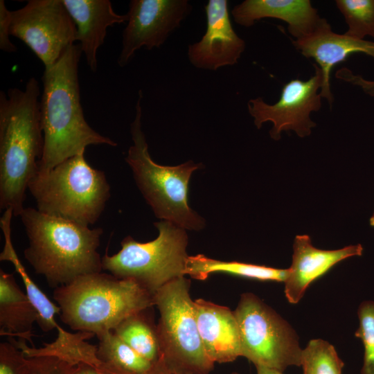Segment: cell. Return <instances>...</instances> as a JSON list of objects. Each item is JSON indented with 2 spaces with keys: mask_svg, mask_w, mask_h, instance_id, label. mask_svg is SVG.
Returning a JSON list of instances; mask_svg holds the SVG:
<instances>
[{
  "mask_svg": "<svg viewBox=\"0 0 374 374\" xmlns=\"http://www.w3.org/2000/svg\"><path fill=\"white\" fill-rule=\"evenodd\" d=\"M78 44L69 47L49 70H44L40 98L44 151L37 172H46L91 145L117 143L93 130L87 122L80 100Z\"/></svg>",
  "mask_w": 374,
  "mask_h": 374,
  "instance_id": "obj_1",
  "label": "cell"
},
{
  "mask_svg": "<svg viewBox=\"0 0 374 374\" xmlns=\"http://www.w3.org/2000/svg\"><path fill=\"white\" fill-rule=\"evenodd\" d=\"M39 96L33 77L24 89L0 91V208L12 209L14 216L24 209L26 190L43 154Z\"/></svg>",
  "mask_w": 374,
  "mask_h": 374,
  "instance_id": "obj_2",
  "label": "cell"
},
{
  "mask_svg": "<svg viewBox=\"0 0 374 374\" xmlns=\"http://www.w3.org/2000/svg\"><path fill=\"white\" fill-rule=\"evenodd\" d=\"M19 217L28 240L24 256L35 272L55 289L80 276L103 271L98 252L101 228L50 216L24 208Z\"/></svg>",
  "mask_w": 374,
  "mask_h": 374,
  "instance_id": "obj_3",
  "label": "cell"
},
{
  "mask_svg": "<svg viewBox=\"0 0 374 374\" xmlns=\"http://www.w3.org/2000/svg\"><path fill=\"white\" fill-rule=\"evenodd\" d=\"M60 318L73 330L98 338L127 317L154 305L153 296L132 279L98 272L53 289Z\"/></svg>",
  "mask_w": 374,
  "mask_h": 374,
  "instance_id": "obj_4",
  "label": "cell"
},
{
  "mask_svg": "<svg viewBox=\"0 0 374 374\" xmlns=\"http://www.w3.org/2000/svg\"><path fill=\"white\" fill-rule=\"evenodd\" d=\"M28 190L39 212L85 226L98 220L110 197L104 172L88 163L84 152L37 172Z\"/></svg>",
  "mask_w": 374,
  "mask_h": 374,
  "instance_id": "obj_5",
  "label": "cell"
},
{
  "mask_svg": "<svg viewBox=\"0 0 374 374\" xmlns=\"http://www.w3.org/2000/svg\"><path fill=\"white\" fill-rule=\"evenodd\" d=\"M142 91L135 106L130 124L133 145L125 161L132 170L136 183L155 215L183 229L199 231L204 220L193 211L188 201V183L192 173L202 167L192 161L176 166H161L151 158L142 130Z\"/></svg>",
  "mask_w": 374,
  "mask_h": 374,
  "instance_id": "obj_6",
  "label": "cell"
},
{
  "mask_svg": "<svg viewBox=\"0 0 374 374\" xmlns=\"http://www.w3.org/2000/svg\"><path fill=\"white\" fill-rule=\"evenodd\" d=\"M189 289L190 280L182 276L153 295L160 314L157 332L161 355L172 374H208L215 363L201 340Z\"/></svg>",
  "mask_w": 374,
  "mask_h": 374,
  "instance_id": "obj_7",
  "label": "cell"
},
{
  "mask_svg": "<svg viewBox=\"0 0 374 374\" xmlns=\"http://www.w3.org/2000/svg\"><path fill=\"white\" fill-rule=\"evenodd\" d=\"M159 235L139 242L131 236L121 242L116 253L102 257V268L113 276L132 279L152 296L170 281L185 276L188 237L186 230L170 222L154 223Z\"/></svg>",
  "mask_w": 374,
  "mask_h": 374,
  "instance_id": "obj_8",
  "label": "cell"
},
{
  "mask_svg": "<svg viewBox=\"0 0 374 374\" xmlns=\"http://www.w3.org/2000/svg\"><path fill=\"white\" fill-rule=\"evenodd\" d=\"M238 321L241 356L255 366L283 372L301 366L302 348L292 327L252 293L241 295L233 311Z\"/></svg>",
  "mask_w": 374,
  "mask_h": 374,
  "instance_id": "obj_9",
  "label": "cell"
},
{
  "mask_svg": "<svg viewBox=\"0 0 374 374\" xmlns=\"http://www.w3.org/2000/svg\"><path fill=\"white\" fill-rule=\"evenodd\" d=\"M76 26L62 0H29L12 11L10 35L26 44L49 70L74 44Z\"/></svg>",
  "mask_w": 374,
  "mask_h": 374,
  "instance_id": "obj_10",
  "label": "cell"
},
{
  "mask_svg": "<svg viewBox=\"0 0 374 374\" xmlns=\"http://www.w3.org/2000/svg\"><path fill=\"white\" fill-rule=\"evenodd\" d=\"M313 67L314 73L308 80L292 79L285 84L276 103L268 104L262 97L248 101V112L258 129L263 123L271 122L269 135L275 141L279 140L285 131H294L301 138L310 135L312 128L316 126L310 114L322 106L319 90L323 84V75L317 64H313Z\"/></svg>",
  "mask_w": 374,
  "mask_h": 374,
  "instance_id": "obj_11",
  "label": "cell"
},
{
  "mask_svg": "<svg viewBox=\"0 0 374 374\" xmlns=\"http://www.w3.org/2000/svg\"><path fill=\"white\" fill-rule=\"evenodd\" d=\"M0 260L10 262L21 276L26 293L37 311V323L41 330L49 332L56 330L57 332V338L53 342L44 344L41 348H32V355L55 357L74 366L81 363H92L96 359V346L86 340L95 335L88 332H70L59 326L55 317L56 314H60V307L55 305L30 278L17 256L10 233L4 235Z\"/></svg>",
  "mask_w": 374,
  "mask_h": 374,
  "instance_id": "obj_12",
  "label": "cell"
},
{
  "mask_svg": "<svg viewBox=\"0 0 374 374\" xmlns=\"http://www.w3.org/2000/svg\"><path fill=\"white\" fill-rule=\"evenodd\" d=\"M188 0H132L123 32L120 66H126L136 51L159 48L190 13Z\"/></svg>",
  "mask_w": 374,
  "mask_h": 374,
  "instance_id": "obj_13",
  "label": "cell"
},
{
  "mask_svg": "<svg viewBox=\"0 0 374 374\" xmlns=\"http://www.w3.org/2000/svg\"><path fill=\"white\" fill-rule=\"evenodd\" d=\"M205 33L199 42L189 45L190 64L204 70L216 71L236 64L245 49V42L235 31L227 0H208L204 6Z\"/></svg>",
  "mask_w": 374,
  "mask_h": 374,
  "instance_id": "obj_14",
  "label": "cell"
},
{
  "mask_svg": "<svg viewBox=\"0 0 374 374\" xmlns=\"http://www.w3.org/2000/svg\"><path fill=\"white\" fill-rule=\"evenodd\" d=\"M292 44L304 57L313 58L321 69L323 84L319 93L322 98L328 100L330 107L334 101L330 81L332 68L353 53H362L374 58V42L336 33L324 18H321L312 32L294 39Z\"/></svg>",
  "mask_w": 374,
  "mask_h": 374,
  "instance_id": "obj_15",
  "label": "cell"
},
{
  "mask_svg": "<svg viewBox=\"0 0 374 374\" xmlns=\"http://www.w3.org/2000/svg\"><path fill=\"white\" fill-rule=\"evenodd\" d=\"M361 244L335 250L317 249L308 235H296L293 244L292 262L285 283L287 301L296 304L303 298L308 287L338 262L353 256H362Z\"/></svg>",
  "mask_w": 374,
  "mask_h": 374,
  "instance_id": "obj_16",
  "label": "cell"
},
{
  "mask_svg": "<svg viewBox=\"0 0 374 374\" xmlns=\"http://www.w3.org/2000/svg\"><path fill=\"white\" fill-rule=\"evenodd\" d=\"M197 328L208 357L227 363L241 357L240 331L233 311L202 299L194 301Z\"/></svg>",
  "mask_w": 374,
  "mask_h": 374,
  "instance_id": "obj_17",
  "label": "cell"
},
{
  "mask_svg": "<svg viewBox=\"0 0 374 374\" xmlns=\"http://www.w3.org/2000/svg\"><path fill=\"white\" fill-rule=\"evenodd\" d=\"M76 26L79 42L91 71L98 68L97 52L109 27L127 21V15L116 13L109 0H62Z\"/></svg>",
  "mask_w": 374,
  "mask_h": 374,
  "instance_id": "obj_18",
  "label": "cell"
},
{
  "mask_svg": "<svg viewBox=\"0 0 374 374\" xmlns=\"http://www.w3.org/2000/svg\"><path fill=\"white\" fill-rule=\"evenodd\" d=\"M231 15L244 27H251L263 18L282 20L294 39L310 34L321 19L309 0H244L233 8Z\"/></svg>",
  "mask_w": 374,
  "mask_h": 374,
  "instance_id": "obj_19",
  "label": "cell"
},
{
  "mask_svg": "<svg viewBox=\"0 0 374 374\" xmlns=\"http://www.w3.org/2000/svg\"><path fill=\"white\" fill-rule=\"evenodd\" d=\"M38 313L12 274L0 270V335L17 337L34 347L33 326Z\"/></svg>",
  "mask_w": 374,
  "mask_h": 374,
  "instance_id": "obj_20",
  "label": "cell"
},
{
  "mask_svg": "<svg viewBox=\"0 0 374 374\" xmlns=\"http://www.w3.org/2000/svg\"><path fill=\"white\" fill-rule=\"evenodd\" d=\"M226 273L259 280L285 282L288 269L258 265L237 261H221L198 254L187 258L184 274L198 280L206 279L213 273Z\"/></svg>",
  "mask_w": 374,
  "mask_h": 374,
  "instance_id": "obj_21",
  "label": "cell"
},
{
  "mask_svg": "<svg viewBox=\"0 0 374 374\" xmlns=\"http://www.w3.org/2000/svg\"><path fill=\"white\" fill-rule=\"evenodd\" d=\"M96 355L101 362L99 368L122 374H148L151 362L139 355L112 331L98 338Z\"/></svg>",
  "mask_w": 374,
  "mask_h": 374,
  "instance_id": "obj_22",
  "label": "cell"
},
{
  "mask_svg": "<svg viewBox=\"0 0 374 374\" xmlns=\"http://www.w3.org/2000/svg\"><path fill=\"white\" fill-rule=\"evenodd\" d=\"M145 309L122 321L112 332L139 355L154 363L161 357L157 325Z\"/></svg>",
  "mask_w": 374,
  "mask_h": 374,
  "instance_id": "obj_23",
  "label": "cell"
},
{
  "mask_svg": "<svg viewBox=\"0 0 374 374\" xmlns=\"http://www.w3.org/2000/svg\"><path fill=\"white\" fill-rule=\"evenodd\" d=\"M303 374H342L344 362L329 342L314 339L302 350Z\"/></svg>",
  "mask_w": 374,
  "mask_h": 374,
  "instance_id": "obj_24",
  "label": "cell"
},
{
  "mask_svg": "<svg viewBox=\"0 0 374 374\" xmlns=\"http://www.w3.org/2000/svg\"><path fill=\"white\" fill-rule=\"evenodd\" d=\"M348 26L345 35L358 39L374 37V0H337Z\"/></svg>",
  "mask_w": 374,
  "mask_h": 374,
  "instance_id": "obj_25",
  "label": "cell"
},
{
  "mask_svg": "<svg viewBox=\"0 0 374 374\" xmlns=\"http://www.w3.org/2000/svg\"><path fill=\"white\" fill-rule=\"evenodd\" d=\"M359 327L355 335L364 345L361 374H374V301H364L358 308Z\"/></svg>",
  "mask_w": 374,
  "mask_h": 374,
  "instance_id": "obj_26",
  "label": "cell"
},
{
  "mask_svg": "<svg viewBox=\"0 0 374 374\" xmlns=\"http://www.w3.org/2000/svg\"><path fill=\"white\" fill-rule=\"evenodd\" d=\"M29 359L12 342L0 343V374H28Z\"/></svg>",
  "mask_w": 374,
  "mask_h": 374,
  "instance_id": "obj_27",
  "label": "cell"
},
{
  "mask_svg": "<svg viewBox=\"0 0 374 374\" xmlns=\"http://www.w3.org/2000/svg\"><path fill=\"white\" fill-rule=\"evenodd\" d=\"M29 359L28 374H73L75 367L53 356H39Z\"/></svg>",
  "mask_w": 374,
  "mask_h": 374,
  "instance_id": "obj_28",
  "label": "cell"
},
{
  "mask_svg": "<svg viewBox=\"0 0 374 374\" xmlns=\"http://www.w3.org/2000/svg\"><path fill=\"white\" fill-rule=\"evenodd\" d=\"M12 11L9 10L4 0H0V49L7 53L17 51L16 46L10 39Z\"/></svg>",
  "mask_w": 374,
  "mask_h": 374,
  "instance_id": "obj_29",
  "label": "cell"
},
{
  "mask_svg": "<svg viewBox=\"0 0 374 374\" xmlns=\"http://www.w3.org/2000/svg\"><path fill=\"white\" fill-rule=\"evenodd\" d=\"M335 77L342 81L361 88L364 93L374 97V80H367L361 75L355 74L349 69L343 67L335 73Z\"/></svg>",
  "mask_w": 374,
  "mask_h": 374,
  "instance_id": "obj_30",
  "label": "cell"
},
{
  "mask_svg": "<svg viewBox=\"0 0 374 374\" xmlns=\"http://www.w3.org/2000/svg\"><path fill=\"white\" fill-rule=\"evenodd\" d=\"M73 374H104L99 368L84 363L75 367Z\"/></svg>",
  "mask_w": 374,
  "mask_h": 374,
  "instance_id": "obj_31",
  "label": "cell"
},
{
  "mask_svg": "<svg viewBox=\"0 0 374 374\" xmlns=\"http://www.w3.org/2000/svg\"><path fill=\"white\" fill-rule=\"evenodd\" d=\"M148 374H172L167 368L161 357L152 364Z\"/></svg>",
  "mask_w": 374,
  "mask_h": 374,
  "instance_id": "obj_32",
  "label": "cell"
},
{
  "mask_svg": "<svg viewBox=\"0 0 374 374\" xmlns=\"http://www.w3.org/2000/svg\"><path fill=\"white\" fill-rule=\"evenodd\" d=\"M256 374H283V372L278 370L264 367V366H256Z\"/></svg>",
  "mask_w": 374,
  "mask_h": 374,
  "instance_id": "obj_33",
  "label": "cell"
},
{
  "mask_svg": "<svg viewBox=\"0 0 374 374\" xmlns=\"http://www.w3.org/2000/svg\"><path fill=\"white\" fill-rule=\"evenodd\" d=\"M104 374H122V373H116V372H114V371H109V370H107V369H105V368H99Z\"/></svg>",
  "mask_w": 374,
  "mask_h": 374,
  "instance_id": "obj_34",
  "label": "cell"
},
{
  "mask_svg": "<svg viewBox=\"0 0 374 374\" xmlns=\"http://www.w3.org/2000/svg\"><path fill=\"white\" fill-rule=\"evenodd\" d=\"M369 224L371 226L374 227V212L369 219Z\"/></svg>",
  "mask_w": 374,
  "mask_h": 374,
  "instance_id": "obj_35",
  "label": "cell"
},
{
  "mask_svg": "<svg viewBox=\"0 0 374 374\" xmlns=\"http://www.w3.org/2000/svg\"><path fill=\"white\" fill-rule=\"evenodd\" d=\"M231 374H240V373H237V372H233V373H232Z\"/></svg>",
  "mask_w": 374,
  "mask_h": 374,
  "instance_id": "obj_36",
  "label": "cell"
}]
</instances>
